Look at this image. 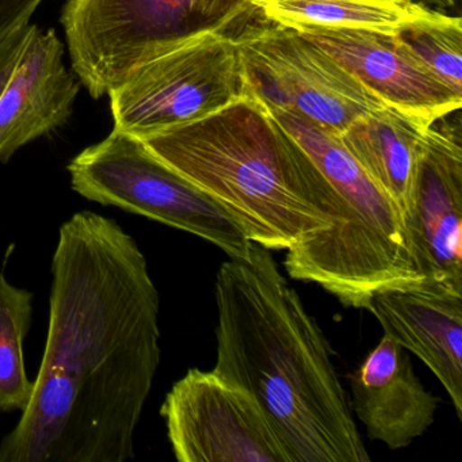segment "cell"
I'll return each instance as SVG.
<instances>
[{
    "label": "cell",
    "instance_id": "cell-11",
    "mask_svg": "<svg viewBox=\"0 0 462 462\" xmlns=\"http://www.w3.org/2000/svg\"><path fill=\"white\" fill-rule=\"evenodd\" d=\"M366 310L434 373L462 419V293L424 281L377 291Z\"/></svg>",
    "mask_w": 462,
    "mask_h": 462
},
{
    "label": "cell",
    "instance_id": "cell-16",
    "mask_svg": "<svg viewBox=\"0 0 462 462\" xmlns=\"http://www.w3.org/2000/svg\"><path fill=\"white\" fill-rule=\"evenodd\" d=\"M33 300L32 291L0 274V412H23L33 394L23 350L33 321Z\"/></svg>",
    "mask_w": 462,
    "mask_h": 462
},
{
    "label": "cell",
    "instance_id": "cell-3",
    "mask_svg": "<svg viewBox=\"0 0 462 462\" xmlns=\"http://www.w3.org/2000/svg\"><path fill=\"white\" fill-rule=\"evenodd\" d=\"M139 140L270 251L291 250L342 221L328 180L250 93L207 117Z\"/></svg>",
    "mask_w": 462,
    "mask_h": 462
},
{
    "label": "cell",
    "instance_id": "cell-14",
    "mask_svg": "<svg viewBox=\"0 0 462 462\" xmlns=\"http://www.w3.org/2000/svg\"><path fill=\"white\" fill-rule=\"evenodd\" d=\"M430 126L383 105L339 134L346 150L399 208L407 229L412 217L419 153Z\"/></svg>",
    "mask_w": 462,
    "mask_h": 462
},
{
    "label": "cell",
    "instance_id": "cell-19",
    "mask_svg": "<svg viewBox=\"0 0 462 462\" xmlns=\"http://www.w3.org/2000/svg\"><path fill=\"white\" fill-rule=\"evenodd\" d=\"M44 0H0V40L31 23L32 15Z\"/></svg>",
    "mask_w": 462,
    "mask_h": 462
},
{
    "label": "cell",
    "instance_id": "cell-6",
    "mask_svg": "<svg viewBox=\"0 0 462 462\" xmlns=\"http://www.w3.org/2000/svg\"><path fill=\"white\" fill-rule=\"evenodd\" d=\"M115 128L136 139L207 117L248 96L231 31L178 40L107 94Z\"/></svg>",
    "mask_w": 462,
    "mask_h": 462
},
{
    "label": "cell",
    "instance_id": "cell-10",
    "mask_svg": "<svg viewBox=\"0 0 462 462\" xmlns=\"http://www.w3.org/2000/svg\"><path fill=\"white\" fill-rule=\"evenodd\" d=\"M383 105L432 125L459 112L462 97L429 71L396 34L365 31L302 33Z\"/></svg>",
    "mask_w": 462,
    "mask_h": 462
},
{
    "label": "cell",
    "instance_id": "cell-21",
    "mask_svg": "<svg viewBox=\"0 0 462 462\" xmlns=\"http://www.w3.org/2000/svg\"><path fill=\"white\" fill-rule=\"evenodd\" d=\"M402 2H410V4H421L424 5V0H402ZM426 6V5H424ZM429 7V6H427Z\"/></svg>",
    "mask_w": 462,
    "mask_h": 462
},
{
    "label": "cell",
    "instance_id": "cell-1",
    "mask_svg": "<svg viewBox=\"0 0 462 462\" xmlns=\"http://www.w3.org/2000/svg\"><path fill=\"white\" fill-rule=\"evenodd\" d=\"M33 394L0 462H125L161 364V297L139 245L90 210L59 229Z\"/></svg>",
    "mask_w": 462,
    "mask_h": 462
},
{
    "label": "cell",
    "instance_id": "cell-20",
    "mask_svg": "<svg viewBox=\"0 0 462 462\" xmlns=\"http://www.w3.org/2000/svg\"><path fill=\"white\" fill-rule=\"evenodd\" d=\"M456 4L457 0H424V5L431 7V9H434V7H438V9H451V7L456 6Z\"/></svg>",
    "mask_w": 462,
    "mask_h": 462
},
{
    "label": "cell",
    "instance_id": "cell-13",
    "mask_svg": "<svg viewBox=\"0 0 462 462\" xmlns=\"http://www.w3.org/2000/svg\"><path fill=\"white\" fill-rule=\"evenodd\" d=\"M353 412L367 437L392 450L407 448L435 420L439 400L413 370L410 353L383 335L351 375Z\"/></svg>",
    "mask_w": 462,
    "mask_h": 462
},
{
    "label": "cell",
    "instance_id": "cell-15",
    "mask_svg": "<svg viewBox=\"0 0 462 462\" xmlns=\"http://www.w3.org/2000/svg\"><path fill=\"white\" fill-rule=\"evenodd\" d=\"M264 21L299 33L365 31L396 34L439 10L402 0H245Z\"/></svg>",
    "mask_w": 462,
    "mask_h": 462
},
{
    "label": "cell",
    "instance_id": "cell-8",
    "mask_svg": "<svg viewBox=\"0 0 462 462\" xmlns=\"http://www.w3.org/2000/svg\"><path fill=\"white\" fill-rule=\"evenodd\" d=\"M161 415L180 462H289L258 402L213 370H189Z\"/></svg>",
    "mask_w": 462,
    "mask_h": 462
},
{
    "label": "cell",
    "instance_id": "cell-4",
    "mask_svg": "<svg viewBox=\"0 0 462 462\" xmlns=\"http://www.w3.org/2000/svg\"><path fill=\"white\" fill-rule=\"evenodd\" d=\"M251 13L245 0H66L60 23L72 72L99 99L167 45Z\"/></svg>",
    "mask_w": 462,
    "mask_h": 462
},
{
    "label": "cell",
    "instance_id": "cell-17",
    "mask_svg": "<svg viewBox=\"0 0 462 462\" xmlns=\"http://www.w3.org/2000/svg\"><path fill=\"white\" fill-rule=\"evenodd\" d=\"M396 36L431 74L462 97L461 17L440 12L437 17L405 26Z\"/></svg>",
    "mask_w": 462,
    "mask_h": 462
},
{
    "label": "cell",
    "instance_id": "cell-5",
    "mask_svg": "<svg viewBox=\"0 0 462 462\" xmlns=\"http://www.w3.org/2000/svg\"><path fill=\"white\" fill-rule=\"evenodd\" d=\"M67 170L74 191L88 201L196 235L231 259L250 255L253 242L242 226L131 134L113 129L78 153Z\"/></svg>",
    "mask_w": 462,
    "mask_h": 462
},
{
    "label": "cell",
    "instance_id": "cell-18",
    "mask_svg": "<svg viewBox=\"0 0 462 462\" xmlns=\"http://www.w3.org/2000/svg\"><path fill=\"white\" fill-rule=\"evenodd\" d=\"M37 26L33 23L21 26L12 33L7 34L4 40H0V94L6 88L26 44L31 40L32 34Z\"/></svg>",
    "mask_w": 462,
    "mask_h": 462
},
{
    "label": "cell",
    "instance_id": "cell-2",
    "mask_svg": "<svg viewBox=\"0 0 462 462\" xmlns=\"http://www.w3.org/2000/svg\"><path fill=\"white\" fill-rule=\"evenodd\" d=\"M217 361L213 372L251 394L289 462H367L332 350L272 251L216 275Z\"/></svg>",
    "mask_w": 462,
    "mask_h": 462
},
{
    "label": "cell",
    "instance_id": "cell-12",
    "mask_svg": "<svg viewBox=\"0 0 462 462\" xmlns=\"http://www.w3.org/2000/svg\"><path fill=\"white\" fill-rule=\"evenodd\" d=\"M64 53L53 29L36 28L0 94V163L71 117L80 82L67 69Z\"/></svg>",
    "mask_w": 462,
    "mask_h": 462
},
{
    "label": "cell",
    "instance_id": "cell-7",
    "mask_svg": "<svg viewBox=\"0 0 462 462\" xmlns=\"http://www.w3.org/2000/svg\"><path fill=\"white\" fill-rule=\"evenodd\" d=\"M234 36L248 93L264 106L301 116L337 134L383 106L326 51L293 29L264 21Z\"/></svg>",
    "mask_w": 462,
    "mask_h": 462
},
{
    "label": "cell",
    "instance_id": "cell-9",
    "mask_svg": "<svg viewBox=\"0 0 462 462\" xmlns=\"http://www.w3.org/2000/svg\"><path fill=\"white\" fill-rule=\"evenodd\" d=\"M462 139L459 121L432 124L416 169L410 237L426 282L462 293Z\"/></svg>",
    "mask_w": 462,
    "mask_h": 462
}]
</instances>
